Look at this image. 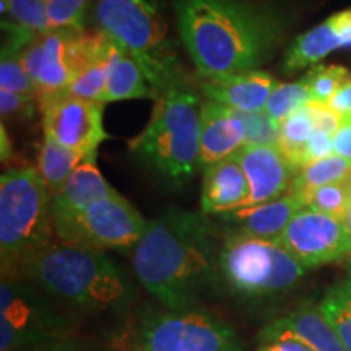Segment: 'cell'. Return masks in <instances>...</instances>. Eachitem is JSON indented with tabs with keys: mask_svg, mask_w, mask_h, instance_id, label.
Instances as JSON below:
<instances>
[{
	"mask_svg": "<svg viewBox=\"0 0 351 351\" xmlns=\"http://www.w3.org/2000/svg\"><path fill=\"white\" fill-rule=\"evenodd\" d=\"M319 307L346 351H351V287L348 282L328 289Z\"/></svg>",
	"mask_w": 351,
	"mask_h": 351,
	"instance_id": "cell-27",
	"label": "cell"
},
{
	"mask_svg": "<svg viewBox=\"0 0 351 351\" xmlns=\"http://www.w3.org/2000/svg\"><path fill=\"white\" fill-rule=\"evenodd\" d=\"M262 351H313L309 346L300 343L295 340H282L269 343Z\"/></svg>",
	"mask_w": 351,
	"mask_h": 351,
	"instance_id": "cell-40",
	"label": "cell"
},
{
	"mask_svg": "<svg viewBox=\"0 0 351 351\" xmlns=\"http://www.w3.org/2000/svg\"><path fill=\"white\" fill-rule=\"evenodd\" d=\"M350 184H351V179H350Z\"/></svg>",
	"mask_w": 351,
	"mask_h": 351,
	"instance_id": "cell-45",
	"label": "cell"
},
{
	"mask_svg": "<svg viewBox=\"0 0 351 351\" xmlns=\"http://www.w3.org/2000/svg\"><path fill=\"white\" fill-rule=\"evenodd\" d=\"M307 106H309L311 114H313L315 130L327 132V134L330 135H333L337 130H339V127L341 125V121L343 119H341L339 114L333 111L328 104H320V103H314V101H311Z\"/></svg>",
	"mask_w": 351,
	"mask_h": 351,
	"instance_id": "cell-37",
	"label": "cell"
},
{
	"mask_svg": "<svg viewBox=\"0 0 351 351\" xmlns=\"http://www.w3.org/2000/svg\"><path fill=\"white\" fill-rule=\"evenodd\" d=\"M116 192L103 178L96 166V155L88 156L77 166L75 171L51 199L52 226L60 241L67 238L78 218L95 202Z\"/></svg>",
	"mask_w": 351,
	"mask_h": 351,
	"instance_id": "cell-14",
	"label": "cell"
},
{
	"mask_svg": "<svg viewBox=\"0 0 351 351\" xmlns=\"http://www.w3.org/2000/svg\"><path fill=\"white\" fill-rule=\"evenodd\" d=\"M181 41L202 78L258 70L278 49L287 19L256 0H176Z\"/></svg>",
	"mask_w": 351,
	"mask_h": 351,
	"instance_id": "cell-1",
	"label": "cell"
},
{
	"mask_svg": "<svg viewBox=\"0 0 351 351\" xmlns=\"http://www.w3.org/2000/svg\"><path fill=\"white\" fill-rule=\"evenodd\" d=\"M148 223L117 192L95 202L77 219L62 243L78 247L130 251L140 243Z\"/></svg>",
	"mask_w": 351,
	"mask_h": 351,
	"instance_id": "cell-10",
	"label": "cell"
},
{
	"mask_svg": "<svg viewBox=\"0 0 351 351\" xmlns=\"http://www.w3.org/2000/svg\"><path fill=\"white\" fill-rule=\"evenodd\" d=\"M249 197V182L238 156L207 166L202 186V212L230 213L243 208Z\"/></svg>",
	"mask_w": 351,
	"mask_h": 351,
	"instance_id": "cell-22",
	"label": "cell"
},
{
	"mask_svg": "<svg viewBox=\"0 0 351 351\" xmlns=\"http://www.w3.org/2000/svg\"><path fill=\"white\" fill-rule=\"evenodd\" d=\"M0 90L36 96V98L39 96L36 83L32 80L23 62H21V56L2 52V59H0Z\"/></svg>",
	"mask_w": 351,
	"mask_h": 351,
	"instance_id": "cell-32",
	"label": "cell"
},
{
	"mask_svg": "<svg viewBox=\"0 0 351 351\" xmlns=\"http://www.w3.org/2000/svg\"><path fill=\"white\" fill-rule=\"evenodd\" d=\"M311 101L313 96L304 78L295 83H278L267 101L265 112L276 124H282L285 119H288L298 109L304 108Z\"/></svg>",
	"mask_w": 351,
	"mask_h": 351,
	"instance_id": "cell-28",
	"label": "cell"
},
{
	"mask_svg": "<svg viewBox=\"0 0 351 351\" xmlns=\"http://www.w3.org/2000/svg\"><path fill=\"white\" fill-rule=\"evenodd\" d=\"M348 285L351 287V262H350V265H348Z\"/></svg>",
	"mask_w": 351,
	"mask_h": 351,
	"instance_id": "cell-44",
	"label": "cell"
},
{
	"mask_svg": "<svg viewBox=\"0 0 351 351\" xmlns=\"http://www.w3.org/2000/svg\"><path fill=\"white\" fill-rule=\"evenodd\" d=\"M95 19L99 32L108 34L137 62L158 99L174 90L189 88L155 0H98Z\"/></svg>",
	"mask_w": 351,
	"mask_h": 351,
	"instance_id": "cell-3",
	"label": "cell"
},
{
	"mask_svg": "<svg viewBox=\"0 0 351 351\" xmlns=\"http://www.w3.org/2000/svg\"><path fill=\"white\" fill-rule=\"evenodd\" d=\"M226 282L247 296L271 295L291 288L306 267L276 241L231 234L219 252Z\"/></svg>",
	"mask_w": 351,
	"mask_h": 351,
	"instance_id": "cell-7",
	"label": "cell"
},
{
	"mask_svg": "<svg viewBox=\"0 0 351 351\" xmlns=\"http://www.w3.org/2000/svg\"><path fill=\"white\" fill-rule=\"evenodd\" d=\"M333 111H335L341 119H350L351 117V80L346 82L343 86L333 95V98L328 103Z\"/></svg>",
	"mask_w": 351,
	"mask_h": 351,
	"instance_id": "cell-39",
	"label": "cell"
},
{
	"mask_svg": "<svg viewBox=\"0 0 351 351\" xmlns=\"http://www.w3.org/2000/svg\"><path fill=\"white\" fill-rule=\"evenodd\" d=\"M2 15L34 34L51 32L46 0H0Z\"/></svg>",
	"mask_w": 351,
	"mask_h": 351,
	"instance_id": "cell-29",
	"label": "cell"
},
{
	"mask_svg": "<svg viewBox=\"0 0 351 351\" xmlns=\"http://www.w3.org/2000/svg\"><path fill=\"white\" fill-rule=\"evenodd\" d=\"M219 252L207 213L173 207L148 223L135 245V274L169 309H191L221 274Z\"/></svg>",
	"mask_w": 351,
	"mask_h": 351,
	"instance_id": "cell-2",
	"label": "cell"
},
{
	"mask_svg": "<svg viewBox=\"0 0 351 351\" xmlns=\"http://www.w3.org/2000/svg\"><path fill=\"white\" fill-rule=\"evenodd\" d=\"M300 197L304 204V208L343 218L351 202V184L350 181L327 184V186L313 189Z\"/></svg>",
	"mask_w": 351,
	"mask_h": 351,
	"instance_id": "cell-30",
	"label": "cell"
},
{
	"mask_svg": "<svg viewBox=\"0 0 351 351\" xmlns=\"http://www.w3.org/2000/svg\"><path fill=\"white\" fill-rule=\"evenodd\" d=\"M261 339L267 343L295 340L313 351H346L320 307L304 304L265 327Z\"/></svg>",
	"mask_w": 351,
	"mask_h": 351,
	"instance_id": "cell-19",
	"label": "cell"
},
{
	"mask_svg": "<svg viewBox=\"0 0 351 351\" xmlns=\"http://www.w3.org/2000/svg\"><path fill=\"white\" fill-rule=\"evenodd\" d=\"M311 90L314 103L328 104L333 95L351 80V72L341 65H322L317 64L307 72L304 77Z\"/></svg>",
	"mask_w": 351,
	"mask_h": 351,
	"instance_id": "cell-31",
	"label": "cell"
},
{
	"mask_svg": "<svg viewBox=\"0 0 351 351\" xmlns=\"http://www.w3.org/2000/svg\"><path fill=\"white\" fill-rule=\"evenodd\" d=\"M0 135H2V160H7V158L12 156V143L10 140L7 137V132H5V127H0Z\"/></svg>",
	"mask_w": 351,
	"mask_h": 351,
	"instance_id": "cell-42",
	"label": "cell"
},
{
	"mask_svg": "<svg viewBox=\"0 0 351 351\" xmlns=\"http://www.w3.org/2000/svg\"><path fill=\"white\" fill-rule=\"evenodd\" d=\"M39 99L36 96L0 90V114L2 119H29L34 116Z\"/></svg>",
	"mask_w": 351,
	"mask_h": 351,
	"instance_id": "cell-35",
	"label": "cell"
},
{
	"mask_svg": "<svg viewBox=\"0 0 351 351\" xmlns=\"http://www.w3.org/2000/svg\"><path fill=\"white\" fill-rule=\"evenodd\" d=\"M314 132L315 124L307 104L280 124L278 148L298 173L302 168V153Z\"/></svg>",
	"mask_w": 351,
	"mask_h": 351,
	"instance_id": "cell-26",
	"label": "cell"
},
{
	"mask_svg": "<svg viewBox=\"0 0 351 351\" xmlns=\"http://www.w3.org/2000/svg\"><path fill=\"white\" fill-rule=\"evenodd\" d=\"M124 51L103 32L86 34L85 59L65 93L101 103L117 60Z\"/></svg>",
	"mask_w": 351,
	"mask_h": 351,
	"instance_id": "cell-20",
	"label": "cell"
},
{
	"mask_svg": "<svg viewBox=\"0 0 351 351\" xmlns=\"http://www.w3.org/2000/svg\"><path fill=\"white\" fill-rule=\"evenodd\" d=\"M302 208H304V204L301 197L293 192H287L271 202L230 212L225 219L232 228L231 234L276 241L291 221V218Z\"/></svg>",
	"mask_w": 351,
	"mask_h": 351,
	"instance_id": "cell-21",
	"label": "cell"
},
{
	"mask_svg": "<svg viewBox=\"0 0 351 351\" xmlns=\"http://www.w3.org/2000/svg\"><path fill=\"white\" fill-rule=\"evenodd\" d=\"M124 99H158L155 90L145 78L142 69L125 52L117 60L109 77L106 93L101 103H116V101Z\"/></svg>",
	"mask_w": 351,
	"mask_h": 351,
	"instance_id": "cell-23",
	"label": "cell"
},
{
	"mask_svg": "<svg viewBox=\"0 0 351 351\" xmlns=\"http://www.w3.org/2000/svg\"><path fill=\"white\" fill-rule=\"evenodd\" d=\"M339 49H351V7L337 12L309 32L300 34L287 49L283 70L293 73L314 67Z\"/></svg>",
	"mask_w": 351,
	"mask_h": 351,
	"instance_id": "cell-17",
	"label": "cell"
},
{
	"mask_svg": "<svg viewBox=\"0 0 351 351\" xmlns=\"http://www.w3.org/2000/svg\"><path fill=\"white\" fill-rule=\"evenodd\" d=\"M236 156L249 182L244 207L265 204L287 194L298 174L276 145H245Z\"/></svg>",
	"mask_w": 351,
	"mask_h": 351,
	"instance_id": "cell-15",
	"label": "cell"
},
{
	"mask_svg": "<svg viewBox=\"0 0 351 351\" xmlns=\"http://www.w3.org/2000/svg\"><path fill=\"white\" fill-rule=\"evenodd\" d=\"M140 351H241V345L221 320L202 311L182 309L152 314L140 324Z\"/></svg>",
	"mask_w": 351,
	"mask_h": 351,
	"instance_id": "cell-8",
	"label": "cell"
},
{
	"mask_svg": "<svg viewBox=\"0 0 351 351\" xmlns=\"http://www.w3.org/2000/svg\"><path fill=\"white\" fill-rule=\"evenodd\" d=\"M247 129L245 145H276L278 147L280 124L271 119L265 111L243 112Z\"/></svg>",
	"mask_w": 351,
	"mask_h": 351,
	"instance_id": "cell-34",
	"label": "cell"
},
{
	"mask_svg": "<svg viewBox=\"0 0 351 351\" xmlns=\"http://www.w3.org/2000/svg\"><path fill=\"white\" fill-rule=\"evenodd\" d=\"M343 223H345V226H346V230H348V232H350V236H351V202H350V205H348V208H346V212H345V215H343Z\"/></svg>",
	"mask_w": 351,
	"mask_h": 351,
	"instance_id": "cell-43",
	"label": "cell"
},
{
	"mask_svg": "<svg viewBox=\"0 0 351 351\" xmlns=\"http://www.w3.org/2000/svg\"><path fill=\"white\" fill-rule=\"evenodd\" d=\"M51 192L39 169H8L0 178V252L7 278L25 275L52 245Z\"/></svg>",
	"mask_w": 351,
	"mask_h": 351,
	"instance_id": "cell-5",
	"label": "cell"
},
{
	"mask_svg": "<svg viewBox=\"0 0 351 351\" xmlns=\"http://www.w3.org/2000/svg\"><path fill=\"white\" fill-rule=\"evenodd\" d=\"M51 29L83 32V15L88 0H46Z\"/></svg>",
	"mask_w": 351,
	"mask_h": 351,
	"instance_id": "cell-33",
	"label": "cell"
},
{
	"mask_svg": "<svg viewBox=\"0 0 351 351\" xmlns=\"http://www.w3.org/2000/svg\"><path fill=\"white\" fill-rule=\"evenodd\" d=\"M59 320L32 288L2 280L0 351H20L59 339Z\"/></svg>",
	"mask_w": 351,
	"mask_h": 351,
	"instance_id": "cell-9",
	"label": "cell"
},
{
	"mask_svg": "<svg viewBox=\"0 0 351 351\" xmlns=\"http://www.w3.org/2000/svg\"><path fill=\"white\" fill-rule=\"evenodd\" d=\"M351 179V163L345 158L333 155L322 158V160L314 161V163L306 165L296 174L295 181L288 192L302 195L306 192L317 189L320 186L335 182H346Z\"/></svg>",
	"mask_w": 351,
	"mask_h": 351,
	"instance_id": "cell-25",
	"label": "cell"
},
{
	"mask_svg": "<svg viewBox=\"0 0 351 351\" xmlns=\"http://www.w3.org/2000/svg\"><path fill=\"white\" fill-rule=\"evenodd\" d=\"M52 295L90 311H119L135 289L116 263L101 251L60 244L47 247L25 271Z\"/></svg>",
	"mask_w": 351,
	"mask_h": 351,
	"instance_id": "cell-4",
	"label": "cell"
},
{
	"mask_svg": "<svg viewBox=\"0 0 351 351\" xmlns=\"http://www.w3.org/2000/svg\"><path fill=\"white\" fill-rule=\"evenodd\" d=\"M20 351H69L67 346H65L62 341H51V343H44L39 346H32V348L20 350Z\"/></svg>",
	"mask_w": 351,
	"mask_h": 351,
	"instance_id": "cell-41",
	"label": "cell"
},
{
	"mask_svg": "<svg viewBox=\"0 0 351 351\" xmlns=\"http://www.w3.org/2000/svg\"><path fill=\"white\" fill-rule=\"evenodd\" d=\"M306 269L337 262L351 254V236L343 219L314 210L298 212L276 239Z\"/></svg>",
	"mask_w": 351,
	"mask_h": 351,
	"instance_id": "cell-13",
	"label": "cell"
},
{
	"mask_svg": "<svg viewBox=\"0 0 351 351\" xmlns=\"http://www.w3.org/2000/svg\"><path fill=\"white\" fill-rule=\"evenodd\" d=\"M278 85L270 73L262 70L234 73L218 78H202L200 90L207 99L217 101L239 112L265 111L267 101Z\"/></svg>",
	"mask_w": 351,
	"mask_h": 351,
	"instance_id": "cell-18",
	"label": "cell"
},
{
	"mask_svg": "<svg viewBox=\"0 0 351 351\" xmlns=\"http://www.w3.org/2000/svg\"><path fill=\"white\" fill-rule=\"evenodd\" d=\"M82 153L64 147L56 140L44 135L41 150L38 156V169L41 173L44 182L49 189L51 195L57 194L64 186L69 176L75 171L78 165L85 160Z\"/></svg>",
	"mask_w": 351,
	"mask_h": 351,
	"instance_id": "cell-24",
	"label": "cell"
},
{
	"mask_svg": "<svg viewBox=\"0 0 351 351\" xmlns=\"http://www.w3.org/2000/svg\"><path fill=\"white\" fill-rule=\"evenodd\" d=\"M85 36L78 29H51L26 47L21 62L36 83L38 99L67 91L83 64Z\"/></svg>",
	"mask_w": 351,
	"mask_h": 351,
	"instance_id": "cell-12",
	"label": "cell"
},
{
	"mask_svg": "<svg viewBox=\"0 0 351 351\" xmlns=\"http://www.w3.org/2000/svg\"><path fill=\"white\" fill-rule=\"evenodd\" d=\"M333 153L351 163V117L341 121L339 130L333 134Z\"/></svg>",
	"mask_w": 351,
	"mask_h": 351,
	"instance_id": "cell-38",
	"label": "cell"
},
{
	"mask_svg": "<svg viewBox=\"0 0 351 351\" xmlns=\"http://www.w3.org/2000/svg\"><path fill=\"white\" fill-rule=\"evenodd\" d=\"M200 108L191 88L161 96L150 122L130 142V150L165 178H191L200 168Z\"/></svg>",
	"mask_w": 351,
	"mask_h": 351,
	"instance_id": "cell-6",
	"label": "cell"
},
{
	"mask_svg": "<svg viewBox=\"0 0 351 351\" xmlns=\"http://www.w3.org/2000/svg\"><path fill=\"white\" fill-rule=\"evenodd\" d=\"M332 137L333 135L327 134V132H322V130L314 132V135L306 145L304 153H302V168H304L306 165L314 163V161L333 155Z\"/></svg>",
	"mask_w": 351,
	"mask_h": 351,
	"instance_id": "cell-36",
	"label": "cell"
},
{
	"mask_svg": "<svg viewBox=\"0 0 351 351\" xmlns=\"http://www.w3.org/2000/svg\"><path fill=\"white\" fill-rule=\"evenodd\" d=\"M39 108L44 135L83 156H95L99 145L109 138L103 125V103L57 93L41 96Z\"/></svg>",
	"mask_w": 351,
	"mask_h": 351,
	"instance_id": "cell-11",
	"label": "cell"
},
{
	"mask_svg": "<svg viewBox=\"0 0 351 351\" xmlns=\"http://www.w3.org/2000/svg\"><path fill=\"white\" fill-rule=\"evenodd\" d=\"M247 142L243 112L207 99L200 108V168L236 155Z\"/></svg>",
	"mask_w": 351,
	"mask_h": 351,
	"instance_id": "cell-16",
	"label": "cell"
}]
</instances>
